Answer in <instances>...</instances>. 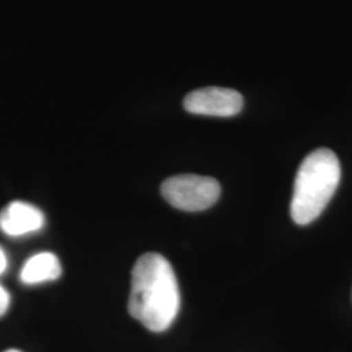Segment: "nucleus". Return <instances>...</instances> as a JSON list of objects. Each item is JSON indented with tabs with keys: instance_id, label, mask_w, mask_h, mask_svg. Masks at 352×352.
Segmentation results:
<instances>
[{
	"instance_id": "obj_7",
	"label": "nucleus",
	"mask_w": 352,
	"mask_h": 352,
	"mask_svg": "<svg viewBox=\"0 0 352 352\" xmlns=\"http://www.w3.org/2000/svg\"><path fill=\"white\" fill-rule=\"evenodd\" d=\"M10 302H11V296L8 291L0 285V317L8 311Z\"/></svg>"
},
{
	"instance_id": "obj_4",
	"label": "nucleus",
	"mask_w": 352,
	"mask_h": 352,
	"mask_svg": "<svg viewBox=\"0 0 352 352\" xmlns=\"http://www.w3.org/2000/svg\"><path fill=\"white\" fill-rule=\"evenodd\" d=\"M244 100L234 89L208 87L190 91L184 98V109L195 115L230 118L239 113Z\"/></svg>"
},
{
	"instance_id": "obj_1",
	"label": "nucleus",
	"mask_w": 352,
	"mask_h": 352,
	"mask_svg": "<svg viewBox=\"0 0 352 352\" xmlns=\"http://www.w3.org/2000/svg\"><path fill=\"white\" fill-rule=\"evenodd\" d=\"M180 309V291L171 264L158 253H145L132 270L128 311L154 333L173 325Z\"/></svg>"
},
{
	"instance_id": "obj_9",
	"label": "nucleus",
	"mask_w": 352,
	"mask_h": 352,
	"mask_svg": "<svg viewBox=\"0 0 352 352\" xmlns=\"http://www.w3.org/2000/svg\"><path fill=\"white\" fill-rule=\"evenodd\" d=\"M6 352H21V351H19V350H8V351H6Z\"/></svg>"
},
{
	"instance_id": "obj_3",
	"label": "nucleus",
	"mask_w": 352,
	"mask_h": 352,
	"mask_svg": "<svg viewBox=\"0 0 352 352\" xmlns=\"http://www.w3.org/2000/svg\"><path fill=\"white\" fill-rule=\"evenodd\" d=\"M161 193L171 206L184 212H201L221 196V184L210 176L176 175L164 180Z\"/></svg>"
},
{
	"instance_id": "obj_6",
	"label": "nucleus",
	"mask_w": 352,
	"mask_h": 352,
	"mask_svg": "<svg viewBox=\"0 0 352 352\" xmlns=\"http://www.w3.org/2000/svg\"><path fill=\"white\" fill-rule=\"evenodd\" d=\"M60 274L62 266L59 258L51 252H41L26 261L21 269L20 279L25 285H39L55 280Z\"/></svg>"
},
{
	"instance_id": "obj_5",
	"label": "nucleus",
	"mask_w": 352,
	"mask_h": 352,
	"mask_svg": "<svg viewBox=\"0 0 352 352\" xmlns=\"http://www.w3.org/2000/svg\"><path fill=\"white\" fill-rule=\"evenodd\" d=\"M43 225V213L28 202H11L0 212V230L12 238L37 232Z\"/></svg>"
},
{
	"instance_id": "obj_2",
	"label": "nucleus",
	"mask_w": 352,
	"mask_h": 352,
	"mask_svg": "<svg viewBox=\"0 0 352 352\" xmlns=\"http://www.w3.org/2000/svg\"><path fill=\"white\" fill-rule=\"evenodd\" d=\"M340 182V164L337 154L320 148L308 154L295 177L291 200V217L305 226L320 217L334 196Z\"/></svg>"
},
{
	"instance_id": "obj_8",
	"label": "nucleus",
	"mask_w": 352,
	"mask_h": 352,
	"mask_svg": "<svg viewBox=\"0 0 352 352\" xmlns=\"http://www.w3.org/2000/svg\"><path fill=\"white\" fill-rule=\"evenodd\" d=\"M7 265H8V260H7L6 252L3 251V248L0 247V274L4 273V270L7 269Z\"/></svg>"
}]
</instances>
